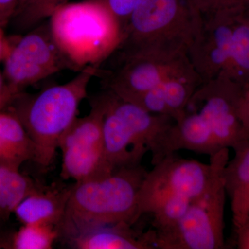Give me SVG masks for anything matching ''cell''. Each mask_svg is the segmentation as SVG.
I'll use <instances>...</instances> for the list:
<instances>
[{"mask_svg":"<svg viewBox=\"0 0 249 249\" xmlns=\"http://www.w3.org/2000/svg\"><path fill=\"white\" fill-rule=\"evenodd\" d=\"M128 224L95 228L66 239L69 245L78 249H154L155 232L134 231Z\"/></svg>","mask_w":249,"mask_h":249,"instance_id":"cell-16","label":"cell"},{"mask_svg":"<svg viewBox=\"0 0 249 249\" xmlns=\"http://www.w3.org/2000/svg\"><path fill=\"white\" fill-rule=\"evenodd\" d=\"M35 157V145L22 122L12 111L0 109V164L19 170Z\"/></svg>","mask_w":249,"mask_h":249,"instance_id":"cell-18","label":"cell"},{"mask_svg":"<svg viewBox=\"0 0 249 249\" xmlns=\"http://www.w3.org/2000/svg\"><path fill=\"white\" fill-rule=\"evenodd\" d=\"M5 89L6 86L4 75L0 71V109H2L4 107Z\"/></svg>","mask_w":249,"mask_h":249,"instance_id":"cell-30","label":"cell"},{"mask_svg":"<svg viewBox=\"0 0 249 249\" xmlns=\"http://www.w3.org/2000/svg\"><path fill=\"white\" fill-rule=\"evenodd\" d=\"M119 57V65L107 74L106 88L108 91L128 101L192 65L188 55Z\"/></svg>","mask_w":249,"mask_h":249,"instance_id":"cell-12","label":"cell"},{"mask_svg":"<svg viewBox=\"0 0 249 249\" xmlns=\"http://www.w3.org/2000/svg\"><path fill=\"white\" fill-rule=\"evenodd\" d=\"M60 236L58 227L51 224H22L9 233L8 249H51Z\"/></svg>","mask_w":249,"mask_h":249,"instance_id":"cell-22","label":"cell"},{"mask_svg":"<svg viewBox=\"0 0 249 249\" xmlns=\"http://www.w3.org/2000/svg\"><path fill=\"white\" fill-rule=\"evenodd\" d=\"M193 200L186 196H174L162 203L151 214L154 230H164L177 224L186 213Z\"/></svg>","mask_w":249,"mask_h":249,"instance_id":"cell-23","label":"cell"},{"mask_svg":"<svg viewBox=\"0 0 249 249\" xmlns=\"http://www.w3.org/2000/svg\"><path fill=\"white\" fill-rule=\"evenodd\" d=\"M224 148L211 156L209 164L196 160L176 158L173 155L156 163L147 173L139 188L137 218L152 214L158 206L174 196L194 199L202 194L213 178Z\"/></svg>","mask_w":249,"mask_h":249,"instance_id":"cell-8","label":"cell"},{"mask_svg":"<svg viewBox=\"0 0 249 249\" xmlns=\"http://www.w3.org/2000/svg\"><path fill=\"white\" fill-rule=\"evenodd\" d=\"M240 84L226 76L202 82L192 97L188 109L199 113L222 148L235 150L249 141L241 119Z\"/></svg>","mask_w":249,"mask_h":249,"instance_id":"cell-10","label":"cell"},{"mask_svg":"<svg viewBox=\"0 0 249 249\" xmlns=\"http://www.w3.org/2000/svg\"><path fill=\"white\" fill-rule=\"evenodd\" d=\"M239 109L241 119L249 133V78L240 84Z\"/></svg>","mask_w":249,"mask_h":249,"instance_id":"cell-26","label":"cell"},{"mask_svg":"<svg viewBox=\"0 0 249 249\" xmlns=\"http://www.w3.org/2000/svg\"><path fill=\"white\" fill-rule=\"evenodd\" d=\"M19 0H0V27L6 29L17 11Z\"/></svg>","mask_w":249,"mask_h":249,"instance_id":"cell-27","label":"cell"},{"mask_svg":"<svg viewBox=\"0 0 249 249\" xmlns=\"http://www.w3.org/2000/svg\"><path fill=\"white\" fill-rule=\"evenodd\" d=\"M201 83L200 77L191 65L130 102L151 114L168 116L176 120L186 111Z\"/></svg>","mask_w":249,"mask_h":249,"instance_id":"cell-14","label":"cell"},{"mask_svg":"<svg viewBox=\"0 0 249 249\" xmlns=\"http://www.w3.org/2000/svg\"><path fill=\"white\" fill-rule=\"evenodd\" d=\"M26 1V0H19V4H18V7L17 11L18 9H19V8L21 7V6H22V5L23 4H24V1Z\"/></svg>","mask_w":249,"mask_h":249,"instance_id":"cell-31","label":"cell"},{"mask_svg":"<svg viewBox=\"0 0 249 249\" xmlns=\"http://www.w3.org/2000/svg\"><path fill=\"white\" fill-rule=\"evenodd\" d=\"M229 160L227 150L209 186L192 201L186 213L177 224L164 230H154L155 249L226 248L224 210L227 194L223 173Z\"/></svg>","mask_w":249,"mask_h":249,"instance_id":"cell-6","label":"cell"},{"mask_svg":"<svg viewBox=\"0 0 249 249\" xmlns=\"http://www.w3.org/2000/svg\"><path fill=\"white\" fill-rule=\"evenodd\" d=\"M51 32L73 71L100 68L124 37L120 23L102 5L91 0L67 4L48 19Z\"/></svg>","mask_w":249,"mask_h":249,"instance_id":"cell-3","label":"cell"},{"mask_svg":"<svg viewBox=\"0 0 249 249\" xmlns=\"http://www.w3.org/2000/svg\"><path fill=\"white\" fill-rule=\"evenodd\" d=\"M91 111L77 117L59 142L62 162L60 176L65 180L86 181L114 172L108 164L103 139L104 106L99 96L90 100Z\"/></svg>","mask_w":249,"mask_h":249,"instance_id":"cell-9","label":"cell"},{"mask_svg":"<svg viewBox=\"0 0 249 249\" xmlns=\"http://www.w3.org/2000/svg\"><path fill=\"white\" fill-rule=\"evenodd\" d=\"M98 96L104 106L103 132L108 164L112 170L140 165L175 120L151 114L107 89Z\"/></svg>","mask_w":249,"mask_h":249,"instance_id":"cell-5","label":"cell"},{"mask_svg":"<svg viewBox=\"0 0 249 249\" xmlns=\"http://www.w3.org/2000/svg\"><path fill=\"white\" fill-rule=\"evenodd\" d=\"M70 0H26L16 11L9 25L14 35H22L47 20Z\"/></svg>","mask_w":249,"mask_h":249,"instance_id":"cell-21","label":"cell"},{"mask_svg":"<svg viewBox=\"0 0 249 249\" xmlns=\"http://www.w3.org/2000/svg\"><path fill=\"white\" fill-rule=\"evenodd\" d=\"M196 16L245 14L249 11V0H188Z\"/></svg>","mask_w":249,"mask_h":249,"instance_id":"cell-24","label":"cell"},{"mask_svg":"<svg viewBox=\"0 0 249 249\" xmlns=\"http://www.w3.org/2000/svg\"><path fill=\"white\" fill-rule=\"evenodd\" d=\"M40 186L19 170L0 164V220H8L18 205Z\"/></svg>","mask_w":249,"mask_h":249,"instance_id":"cell-19","label":"cell"},{"mask_svg":"<svg viewBox=\"0 0 249 249\" xmlns=\"http://www.w3.org/2000/svg\"><path fill=\"white\" fill-rule=\"evenodd\" d=\"M235 231L237 248L249 249V219Z\"/></svg>","mask_w":249,"mask_h":249,"instance_id":"cell-28","label":"cell"},{"mask_svg":"<svg viewBox=\"0 0 249 249\" xmlns=\"http://www.w3.org/2000/svg\"><path fill=\"white\" fill-rule=\"evenodd\" d=\"M234 152L235 155L226 165L223 177L235 230L249 219V141Z\"/></svg>","mask_w":249,"mask_h":249,"instance_id":"cell-17","label":"cell"},{"mask_svg":"<svg viewBox=\"0 0 249 249\" xmlns=\"http://www.w3.org/2000/svg\"><path fill=\"white\" fill-rule=\"evenodd\" d=\"M71 186H40L26 196L15 209L14 213L22 224H51L59 227L61 224Z\"/></svg>","mask_w":249,"mask_h":249,"instance_id":"cell-15","label":"cell"},{"mask_svg":"<svg viewBox=\"0 0 249 249\" xmlns=\"http://www.w3.org/2000/svg\"><path fill=\"white\" fill-rule=\"evenodd\" d=\"M99 68L88 67L70 81L53 85L36 94L21 92L4 108L14 112L36 147L34 161L43 170L55 160L62 136L77 118L88 87Z\"/></svg>","mask_w":249,"mask_h":249,"instance_id":"cell-2","label":"cell"},{"mask_svg":"<svg viewBox=\"0 0 249 249\" xmlns=\"http://www.w3.org/2000/svg\"><path fill=\"white\" fill-rule=\"evenodd\" d=\"M239 84L249 78V24L246 14L236 16L231 58L225 76Z\"/></svg>","mask_w":249,"mask_h":249,"instance_id":"cell-20","label":"cell"},{"mask_svg":"<svg viewBox=\"0 0 249 249\" xmlns=\"http://www.w3.org/2000/svg\"><path fill=\"white\" fill-rule=\"evenodd\" d=\"M4 30V29L0 27V62L4 61L9 55L11 47V37L5 36Z\"/></svg>","mask_w":249,"mask_h":249,"instance_id":"cell-29","label":"cell"},{"mask_svg":"<svg viewBox=\"0 0 249 249\" xmlns=\"http://www.w3.org/2000/svg\"><path fill=\"white\" fill-rule=\"evenodd\" d=\"M246 18H247V21H248L249 24V11L248 13H247V14H246Z\"/></svg>","mask_w":249,"mask_h":249,"instance_id":"cell-32","label":"cell"},{"mask_svg":"<svg viewBox=\"0 0 249 249\" xmlns=\"http://www.w3.org/2000/svg\"><path fill=\"white\" fill-rule=\"evenodd\" d=\"M102 5L120 23L124 28L129 16L140 0H91Z\"/></svg>","mask_w":249,"mask_h":249,"instance_id":"cell-25","label":"cell"},{"mask_svg":"<svg viewBox=\"0 0 249 249\" xmlns=\"http://www.w3.org/2000/svg\"><path fill=\"white\" fill-rule=\"evenodd\" d=\"M146 173L141 165L122 168L72 185L58 227L60 236L66 240L95 228L123 223L133 225L138 221L137 197Z\"/></svg>","mask_w":249,"mask_h":249,"instance_id":"cell-1","label":"cell"},{"mask_svg":"<svg viewBox=\"0 0 249 249\" xmlns=\"http://www.w3.org/2000/svg\"><path fill=\"white\" fill-rule=\"evenodd\" d=\"M238 15L196 16L188 57L202 82L225 76L231 58L234 22Z\"/></svg>","mask_w":249,"mask_h":249,"instance_id":"cell-11","label":"cell"},{"mask_svg":"<svg viewBox=\"0 0 249 249\" xmlns=\"http://www.w3.org/2000/svg\"><path fill=\"white\" fill-rule=\"evenodd\" d=\"M209 124L196 111L186 109L174 121L152 152V164L181 150L211 156L222 150Z\"/></svg>","mask_w":249,"mask_h":249,"instance_id":"cell-13","label":"cell"},{"mask_svg":"<svg viewBox=\"0 0 249 249\" xmlns=\"http://www.w3.org/2000/svg\"><path fill=\"white\" fill-rule=\"evenodd\" d=\"M11 40V50L3 62L4 107L28 87L63 70L73 71L54 40L48 19Z\"/></svg>","mask_w":249,"mask_h":249,"instance_id":"cell-7","label":"cell"},{"mask_svg":"<svg viewBox=\"0 0 249 249\" xmlns=\"http://www.w3.org/2000/svg\"><path fill=\"white\" fill-rule=\"evenodd\" d=\"M196 23L188 0H140L124 24L116 52L123 56L188 55Z\"/></svg>","mask_w":249,"mask_h":249,"instance_id":"cell-4","label":"cell"}]
</instances>
